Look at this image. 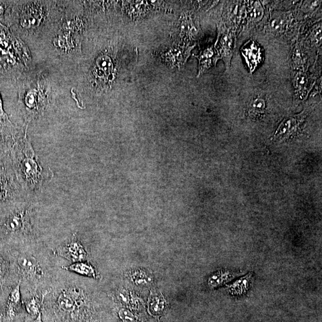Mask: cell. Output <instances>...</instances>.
I'll return each instance as SVG.
<instances>
[{
    "label": "cell",
    "instance_id": "18",
    "mask_svg": "<svg viewBox=\"0 0 322 322\" xmlns=\"http://www.w3.org/2000/svg\"><path fill=\"white\" fill-rule=\"evenodd\" d=\"M259 50L260 49L257 48L254 43H253L249 48L245 49V53H244L245 55L244 56L246 59V61L249 64L251 72H253L255 70L257 64L261 61V52Z\"/></svg>",
    "mask_w": 322,
    "mask_h": 322
},
{
    "label": "cell",
    "instance_id": "24",
    "mask_svg": "<svg viewBox=\"0 0 322 322\" xmlns=\"http://www.w3.org/2000/svg\"><path fill=\"white\" fill-rule=\"evenodd\" d=\"M14 1H0V23H6L9 18Z\"/></svg>",
    "mask_w": 322,
    "mask_h": 322
},
{
    "label": "cell",
    "instance_id": "29",
    "mask_svg": "<svg viewBox=\"0 0 322 322\" xmlns=\"http://www.w3.org/2000/svg\"><path fill=\"white\" fill-rule=\"evenodd\" d=\"M0 119L2 120H6L8 119L7 115L4 113L3 109H2V101L1 99V96H0Z\"/></svg>",
    "mask_w": 322,
    "mask_h": 322
},
{
    "label": "cell",
    "instance_id": "3",
    "mask_svg": "<svg viewBox=\"0 0 322 322\" xmlns=\"http://www.w3.org/2000/svg\"><path fill=\"white\" fill-rule=\"evenodd\" d=\"M31 56L22 39L0 23V79L16 80L29 71Z\"/></svg>",
    "mask_w": 322,
    "mask_h": 322
},
{
    "label": "cell",
    "instance_id": "17",
    "mask_svg": "<svg viewBox=\"0 0 322 322\" xmlns=\"http://www.w3.org/2000/svg\"><path fill=\"white\" fill-rule=\"evenodd\" d=\"M59 307L66 312H72L77 307V301L75 300L74 292L69 290L62 292L58 299Z\"/></svg>",
    "mask_w": 322,
    "mask_h": 322
},
{
    "label": "cell",
    "instance_id": "27",
    "mask_svg": "<svg viewBox=\"0 0 322 322\" xmlns=\"http://www.w3.org/2000/svg\"><path fill=\"white\" fill-rule=\"evenodd\" d=\"M311 43L315 45L319 46L322 43V25H318L313 28L310 35Z\"/></svg>",
    "mask_w": 322,
    "mask_h": 322
},
{
    "label": "cell",
    "instance_id": "4",
    "mask_svg": "<svg viewBox=\"0 0 322 322\" xmlns=\"http://www.w3.org/2000/svg\"><path fill=\"white\" fill-rule=\"evenodd\" d=\"M17 82L18 106L26 121L30 122L45 114L50 107V86L40 75L26 76V73Z\"/></svg>",
    "mask_w": 322,
    "mask_h": 322
},
{
    "label": "cell",
    "instance_id": "25",
    "mask_svg": "<svg viewBox=\"0 0 322 322\" xmlns=\"http://www.w3.org/2000/svg\"><path fill=\"white\" fill-rule=\"evenodd\" d=\"M28 313L33 316L38 315L41 313V301L37 298H33L26 305Z\"/></svg>",
    "mask_w": 322,
    "mask_h": 322
},
{
    "label": "cell",
    "instance_id": "20",
    "mask_svg": "<svg viewBox=\"0 0 322 322\" xmlns=\"http://www.w3.org/2000/svg\"><path fill=\"white\" fill-rule=\"evenodd\" d=\"M232 275L229 272H219L209 277V285L213 288L219 287L228 282V280L232 279Z\"/></svg>",
    "mask_w": 322,
    "mask_h": 322
},
{
    "label": "cell",
    "instance_id": "15",
    "mask_svg": "<svg viewBox=\"0 0 322 322\" xmlns=\"http://www.w3.org/2000/svg\"><path fill=\"white\" fill-rule=\"evenodd\" d=\"M291 17L287 13L274 14L269 23V30L274 33H280L287 29Z\"/></svg>",
    "mask_w": 322,
    "mask_h": 322
},
{
    "label": "cell",
    "instance_id": "6",
    "mask_svg": "<svg viewBox=\"0 0 322 322\" xmlns=\"http://www.w3.org/2000/svg\"><path fill=\"white\" fill-rule=\"evenodd\" d=\"M31 206L28 202L22 203V206L10 215L4 225L8 231L17 233L27 229L30 225Z\"/></svg>",
    "mask_w": 322,
    "mask_h": 322
},
{
    "label": "cell",
    "instance_id": "32",
    "mask_svg": "<svg viewBox=\"0 0 322 322\" xmlns=\"http://www.w3.org/2000/svg\"><path fill=\"white\" fill-rule=\"evenodd\" d=\"M0 322H2V315H1V312H0Z\"/></svg>",
    "mask_w": 322,
    "mask_h": 322
},
{
    "label": "cell",
    "instance_id": "26",
    "mask_svg": "<svg viewBox=\"0 0 322 322\" xmlns=\"http://www.w3.org/2000/svg\"><path fill=\"white\" fill-rule=\"evenodd\" d=\"M264 10L260 2L256 1L254 2L253 9L251 10L250 18L254 21H258L263 17Z\"/></svg>",
    "mask_w": 322,
    "mask_h": 322
},
{
    "label": "cell",
    "instance_id": "31",
    "mask_svg": "<svg viewBox=\"0 0 322 322\" xmlns=\"http://www.w3.org/2000/svg\"><path fill=\"white\" fill-rule=\"evenodd\" d=\"M33 322H43L42 321V314H41V312L38 314L37 318H36L35 320Z\"/></svg>",
    "mask_w": 322,
    "mask_h": 322
},
{
    "label": "cell",
    "instance_id": "23",
    "mask_svg": "<svg viewBox=\"0 0 322 322\" xmlns=\"http://www.w3.org/2000/svg\"><path fill=\"white\" fill-rule=\"evenodd\" d=\"M132 282L139 286H145L152 282V277L144 271H136L131 276Z\"/></svg>",
    "mask_w": 322,
    "mask_h": 322
},
{
    "label": "cell",
    "instance_id": "8",
    "mask_svg": "<svg viewBox=\"0 0 322 322\" xmlns=\"http://www.w3.org/2000/svg\"><path fill=\"white\" fill-rule=\"evenodd\" d=\"M113 64L110 56L102 54L98 57L93 66V73L96 79L100 80L104 83L108 82L113 74Z\"/></svg>",
    "mask_w": 322,
    "mask_h": 322
},
{
    "label": "cell",
    "instance_id": "1",
    "mask_svg": "<svg viewBox=\"0 0 322 322\" xmlns=\"http://www.w3.org/2000/svg\"><path fill=\"white\" fill-rule=\"evenodd\" d=\"M69 1H14L6 25L20 39L48 35L62 19Z\"/></svg>",
    "mask_w": 322,
    "mask_h": 322
},
{
    "label": "cell",
    "instance_id": "21",
    "mask_svg": "<svg viewBox=\"0 0 322 322\" xmlns=\"http://www.w3.org/2000/svg\"><path fill=\"white\" fill-rule=\"evenodd\" d=\"M20 282L12 290L10 296V304L8 314L10 318H12L15 315V306L18 305L20 301Z\"/></svg>",
    "mask_w": 322,
    "mask_h": 322
},
{
    "label": "cell",
    "instance_id": "11",
    "mask_svg": "<svg viewBox=\"0 0 322 322\" xmlns=\"http://www.w3.org/2000/svg\"><path fill=\"white\" fill-rule=\"evenodd\" d=\"M199 62L198 77L211 67L215 66L218 60L220 58L215 48L210 47L205 48L200 53L199 56H195Z\"/></svg>",
    "mask_w": 322,
    "mask_h": 322
},
{
    "label": "cell",
    "instance_id": "7",
    "mask_svg": "<svg viewBox=\"0 0 322 322\" xmlns=\"http://www.w3.org/2000/svg\"><path fill=\"white\" fill-rule=\"evenodd\" d=\"M57 256L63 257L72 263L83 261L86 258L87 252L77 238H72L64 245L60 246L54 251Z\"/></svg>",
    "mask_w": 322,
    "mask_h": 322
},
{
    "label": "cell",
    "instance_id": "14",
    "mask_svg": "<svg viewBox=\"0 0 322 322\" xmlns=\"http://www.w3.org/2000/svg\"><path fill=\"white\" fill-rule=\"evenodd\" d=\"M66 271L75 273L82 276L92 277L94 279H98L97 272L92 265L84 261L75 262L68 265V266L62 267Z\"/></svg>",
    "mask_w": 322,
    "mask_h": 322
},
{
    "label": "cell",
    "instance_id": "10",
    "mask_svg": "<svg viewBox=\"0 0 322 322\" xmlns=\"http://www.w3.org/2000/svg\"><path fill=\"white\" fill-rule=\"evenodd\" d=\"M17 263L26 276L31 278H38L42 276V269L34 257L29 255H22L18 258Z\"/></svg>",
    "mask_w": 322,
    "mask_h": 322
},
{
    "label": "cell",
    "instance_id": "19",
    "mask_svg": "<svg viewBox=\"0 0 322 322\" xmlns=\"http://www.w3.org/2000/svg\"><path fill=\"white\" fill-rule=\"evenodd\" d=\"M266 106V101L263 98L257 97L253 98L248 106L249 115L253 118H257L263 115Z\"/></svg>",
    "mask_w": 322,
    "mask_h": 322
},
{
    "label": "cell",
    "instance_id": "28",
    "mask_svg": "<svg viewBox=\"0 0 322 322\" xmlns=\"http://www.w3.org/2000/svg\"><path fill=\"white\" fill-rule=\"evenodd\" d=\"M118 316L124 322H134L136 321L134 314L127 308H121L119 311Z\"/></svg>",
    "mask_w": 322,
    "mask_h": 322
},
{
    "label": "cell",
    "instance_id": "13",
    "mask_svg": "<svg viewBox=\"0 0 322 322\" xmlns=\"http://www.w3.org/2000/svg\"><path fill=\"white\" fill-rule=\"evenodd\" d=\"M301 122L300 116H292L285 119L284 121L280 124L278 129H277L275 133V137H287L291 136L295 133L299 128Z\"/></svg>",
    "mask_w": 322,
    "mask_h": 322
},
{
    "label": "cell",
    "instance_id": "9",
    "mask_svg": "<svg viewBox=\"0 0 322 322\" xmlns=\"http://www.w3.org/2000/svg\"><path fill=\"white\" fill-rule=\"evenodd\" d=\"M217 51L220 58L224 60L225 66L229 68L231 58L234 48V37L229 31H225L218 38Z\"/></svg>",
    "mask_w": 322,
    "mask_h": 322
},
{
    "label": "cell",
    "instance_id": "12",
    "mask_svg": "<svg viewBox=\"0 0 322 322\" xmlns=\"http://www.w3.org/2000/svg\"><path fill=\"white\" fill-rule=\"evenodd\" d=\"M292 81L295 95L300 98L306 97L310 86V80L307 74L303 71H297L293 75Z\"/></svg>",
    "mask_w": 322,
    "mask_h": 322
},
{
    "label": "cell",
    "instance_id": "30",
    "mask_svg": "<svg viewBox=\"0 0 322 322\" xmlns=\"http://www.w3.org/2000/svg\"><path fill=\"white\" fill-rule=\"evenodd\" d=\"M5 195V191L3 189H2L1 186H0V202L2 201V199L4 198Z\"/></svg>",
    "mask_w": 322,
    "mask_h": 322
},
{
    "label": "cell",
    "instance_id": "22",
    "mask_svg": "<svg viewBox=\"0 0 322 322\" xmlns=\"http://www.w3.org/2000/svg\"><path fill=\"white\" fill-rule=\"evenodd\" d=\"M165 301L161 295H153L150 299L149 307L152 313L159 314L165 308Z\"/></svg>",
    "mask_w": 322,
    "mask_h": 322
},
{
    "label": "cell",
    "instance_id": "2",
    "mask_svg": "<svg viewBox=\"0 0 322 322\" xmlns=\"http://www.w3.org/2000/svg\"><path fill=\"white\" fill-rule=\"evenodd\" d=\"M63 17L48 35L50 48L60 57L74 59L81 54L84 25L80 14L75 11V2L70 1Z\"/></svg>",
    "mask_w": 322,
    "mask_h": 322
},
{
    "label": "cell",
    "instance_id": "16",
    "mask_svg": "<svg viewBox=\"0 0 322 322\" xmlns=\"http://www.w3.org/2000/svg\"><path fill=\"white\" fill-rule=\"evenodd\" d=\"M253 276L252 274L246 275L242 278L237 280L232 285L228 286V292L235 296L242 295L248 291L250 288Z\"/></svg>",
    "mask_w": 322,
    "mask_h": 322
},
{
    "label": "cell",
    "instance_id": "5",
    "mask_svg": "<svg viewBox=\"0 0 322 322\" xmlns=\"http://www.w3.org/2000/svg\"><path fill=\"white\" fill-rule=\"evenodd\" d=\"M20 144L23 151L19 154V176L23 189H25L26 194L29 195L40 192L48 176L43 172V169L28 141L27 134L20 139Z\"/></svg>",
    "mask_w": 322,
    "mask_h": 322
}]
</instances>
